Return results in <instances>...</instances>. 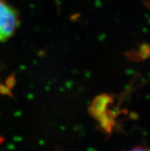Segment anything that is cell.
I'll list each match as a JSON object with an SVG mask.
<instances>
[{"label": "cell", "instance_id": "6da1fadb", "mask_svg": "<svg viewBox=\"0 0 150 151\" xmlns=\"http://www.w3.org/2000/svg\"><path fill=\"white\" fill-rule=\"evenodd\" d=\"M19 19L13 8L0 0V42L11 37L17 28Z\"/></svg>", "mask_w": 150, "mask_h": 151}, {"label": "cell", "instance_id": "7a4b0ae2", "mask_svg": "<svg viewBox=\"0 0 150 151\" xmlns=\"http://www.w3.org/2000/svg\"><path fill=\"white\" fill-rule=\"evenodd\" d=\"M127 151H150V149L148 147H143V146H137V147H135Z\"/></svg>", "mask_w": 150, "mask_h": 151}]
</instances>
